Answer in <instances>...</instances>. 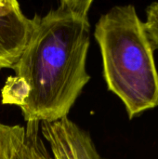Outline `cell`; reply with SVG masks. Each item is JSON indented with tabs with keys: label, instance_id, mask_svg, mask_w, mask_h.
<instances>
[{
	"label": "cell",
	"instance_id": "1",
	"mask_svg": "<svg viewBox=\"0 0 158 159\" xmlns=\"http://www.w3.org/2000/svg\"><path fill=\"white\" fill-rule=\"evenodd\" d=\"M92 0H63L38 19L33 35L12 67L1 91L4 104L16 105L27 123H51L68 117L90 80Z\"/></svg>",
	"mask_w": 158,
	"mask_h": 159
},
{
	"label": "cell",
	"instance_id": "2",
	"mask_svg": "<svg viewBox=\"0 0 158 159\" xmlns=\"http://www.w3.org/2000/svg\"><path fill=\"white\" fill-rule=\"evenodd\" d=\"M103 77L130 119L158 106V72L143 21L133 5L115 6L95 25Z\"/></svg>",
	"mask_w": 158,
	"mask_h": 159
},
{
	"label": "cell",
	"instance_id": "3",
	"mask_svg": "<svg viewBox=\"0 0 158 159\" xmlns=\"http://www.w3.org/2000/svg\"><path fill=\"white\" fill-rule=\"evenodd\" d=\"M39 16L28 18L16 0H0V69L12 68L36 27Z\"/></svg>",
	"mask_w": 158,
	"mask_h": 159
},
{
	"label": "cell",
	"instance_id": "4",
	"mask_svg": "<svg viewBox=\"0 0 158 159\" xmlns=\"http://www.w3.org/2000/svg\"><path fill=\"white\" fill-rule=\"evenodd\" d=\"M40 131L53 159H105L98 152L90 134L68 117L41 123Z\"/></svg>",
	"mask_w": 158,
	"mask_h": 159
},
{
	"label": "cell",
	"instance_id": "5",
	"mask_svg": "<svg viewBox=\"0 0 158 159\" xmlns=\"http://www.w3.org/2000/svg\"><path fill=\"white\" fill-rule=\"evenodd\" d=\"M39 130L35 122L26 127L0 123V159H53Z\"/></svg>",
	"mask_w": 158,
	"mask_h": 159
},
{
	"label": "cell",
	"instance_id": "6",
	"mask_svg": "<svg viewBox=\"0 0 158 159\" xmlns=\"http://www.w3.org/2000/svg\"><path fill=\"white\" fill-rule=\"evenodd\" d=\"M143 27L153 49H158V2H153L147 7Z\"/></svg>",
	"mask_w": 158,
	"mask_h": 159
}]
</instances>
